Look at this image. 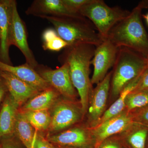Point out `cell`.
<instances>
[{"instance_id": "1", "label": "cell", "mask_w": 148, "mask_h": 148, "mask_svg": "<svg viewBox=\"0 0 148 148\" xmlns=\"http://www.w3.org/2000/svg\"><path fill=\"white\" fill-rule=\"evenodd\" d=\"M95 49V46L87 44L68 46L58 57V61L61 64H66L69 66L72 82L79 95L85 116L93 89L89 75L90 62Z\"/></svg>"}, {"instance_id": "2", "label": "cell", "mask_w": 148, "mask_h": 148, "mask_svg": "<svg viewBox=\"0 0 148 148\" xmlns=\"http://www.w3.org/2000/svg\"><path fill=\"white\" fill-rule=\"evenodd\" d=\"M142 11L137 6L112 29L107 39L118 47L127 48L147 57L148 34L142 21Z\"/></svg>"}, {"instance_id": "3", "label": "cell", "mask_w": 148, "mask_h": 148, "mask_svg": "<svg viewBox=\"0 0 148 148\" xmlns=\"http://www.w3.org/2000/svg\"><path fill=\"white\" fill-rule=\"evenodd\" d=\"M53 25L57 34L68 46L87 44L98 46L104 40L92 22L81 14L72 16H44Z\"/></svg>"}, {"instance_id": "4", "label": "cell", "mask_w": 148, "mask_h": 148, "mask_svg": "<svg viewBox=\"0 0 148 148\" xmlns=\"http://www.w3.org/2000/svg\"><path fill=\"white\" fill-rule=\"evenodd\" d=\"M148 65L145 56L127 48H119L112 71L111 100L115 101L126 85L143 73Z\"/></svg>"}, {"instance_id": "5", "label": "cell", "mask_w": 148, "mask_h": 148, "mask_svg": "<svg viewBox=\"0 0 148 148\" xmlns=\"http://www.w3.org/2000/svg\"><path fill=\"white\" fill-rule=\"evenodd\" d=\"M79 13L92 22L104 40L112 29L128 16L130 12L119 6L111 7L103 0H90Z\"/></svg>"}, {"instance_id": "6", "label": "cell", "mask_w": 148, "mask_h": 148, "mask_svg": "<svg viewBox=\"0 0 148 148\" xmlns=\"http://www.w3.org/2000/svg\"><path fill=\"white\" fill-rule=\"evenodd\" d=\"M51 123L48 131L54 134L68 129L81 122L85 115L79 101L60 96L49 110Z\"/></svg>"}, {"instance_id": "7", "label": "cell", "mask_w": 148, "mask_h": 148, "mask_svg": "<svg viewBox=\"0 0 148 148\" xmlns=\"http://www.w3.org/2000/svg\"><path fill=\"white\" fill-rule=\"evenodd\" d=\"M46 138L58 147L95 148L96 147L91 129L86 123L77 124L58 133L49 134Z\"/></svg>"}, {"instance_id": "8", "label": "cell", "mask_w": 148, "mask_h": 148, "mask_svg": "<svg viewBox=\"0 0 148 148\" xmlns=\"http://www.w3.org/2000/svg\"><path fill=\"white\" fill-rule=\"evenodd\" d=\"M35 70L61 96L69 100H76L78 93L73 85L67 64H62L61 67L56 69L38 64Z\"/></svg>"}, {"instance_id": "9", "label": "cell", "mask_w": 148, "mask_h": 148, "mask_svg": "<svg viewBox=\"0 0 148 148\" xmlns=\"http://www.w3.org/2000/svg\"><path fill=\"white\" fill-rule=\"evenodd\" d=\"M112 71L91 90L89 96L86 124L90 128L98 125L107 110V102L110 94Z\"/></svg>"}, {"instance_id": "10", "label": "cell", "mask_w": 148, "mask_h": 148, "mask_svg": "<svg viewBox=\"0 0 148 148\" xmlns=\"http://www.w3.org/2000/svg\"><path fill=\"white\" fill-rule=\"evenodd\" d=\"M95 47L90 62L94 68L90 79L92 84H97L105 78L109 69L113 67L119 49L108 39Z\"/></svg>"}, {"instance_id": "11", "label": "cell", "mask_w": 148, "mask_h": 148, "mask_svg": "<svg viewBox=\"0 0 148 148\" xmlns=\"http://www.w3.org/2000/svg\"><path fill=\"white\" fill-rule=\"evenodd\" d=\"M27 38L26 25L18 13L16 1L14 0L10 45L18 48L25 57L26 63L35 69L39 64L29 47Z\"/></svg>"}, {"instance_id": "12", "label": "cell", "mask_w": 148, "mask_h": 148, "mask_svg": "<svg viewBox=\"0 0 148 148\" xmlns=\"http://www.w3.org/2000/svg\"><path fill=\"white\" fill-rule=\"evenodd\" d=\"M134 123L132 113L125 110L96 127L90 128L96 146L105 139L123 132Z\"/></svg>"}, {"instance_id": "13", "label": "cell", "mask_w": 148, "mask_h": 148, "mask_svg": "<svg viewBox=\"0 0 148 148\" xmlns=\"http://www.w3.org/2000/svg\"><path fill=\"white\" fill-rule=\"evenodd\" d=\"M14 0H0V61L12 65L9 40Z\"/></svg>"}, {"instance_id": "14", "label": "cell", "mask_w": 148, "mask_h": 148, "mask_svg": "<svg viewBox=\"0 0 148 148\" xmlns=\"http://www.w3.org/2000/svg\"><path fill=\"white\" fill-rule=\"evenodd\" d=\"M0 75L5 82L9 93L19 108L41 92L8 72L1 71Z\"/></svg>"}, {"instance_id": "15", "label": "cell", "mask_w": 148, "mask_h": 148, "mask_svg": "<svg viewBox=\"0 0 148 148\" xmlns=\"http://www.w3.org/2000/svg\"><path fill=\"white\" fill-rule=\"evenodd\" d=\"M0 71L12 74L40 92L51 86L40 75L35 69L26 63L20 66H14L0 61Z\"/></svg>"}, {"instance_id": "16", "label": "cell", "mask_w": 148, "mask_h": 148, "mask_svg": "<svg viewBox=\"0 0 148 148\" xmlns=\"http://www.w3.org/2000/svg\"><path fill=\"white\" fill-rule=\"evenodd\" d=\"M19 107L8 93L0 108V135L1 138L14 135Z\"/></svg>"}, {"instance_id": "17", "label": "cell", "mask_w": 148, "mask_h": 148, "mask_svg": "<svg viewBox=\"0 0 148 148\" xmlns=\"http://www.w3.org/2000/svg\"><path fill=\"white\" fill-rule=\"evenodd\" d=\"M25 13L41 17L44 16H72L78 14L70 12L62 0H35L27 8Z\"/></svg>"}, {"instance_id": "18", "label": "cell", "mask_w": 148, "mask_h": 148, "mask_svg": "<svg viewBox=\"0 0 148 148\" xmlns=\"http://www.w3.org/2000/svg\"><path fill=\"white\" fill-rule=\"evenodd\" d=\"M61 96L57 90L51 86L30 99L19 108V110L22 112L49 110Z\"/></svg>"}, {"instance_id": "19", "label": "cell", "mask_w": 148, "mask_h": 148, "mask_svg": "<svg viewBox=\"0 0 148 148\" xmlns=\"http://www.w3.org/2000/svg\"><path fill=\"white\" fill-rule=\"evenodd\" d=\"M148 126L134 122L117 135L127 148H146Z\"/></svg>"}, {"instance_id": "20", "label": "cell", "mask_w": 148, "mask_h": 148, "mask_svg": "<svg viewBox=\"0 0 148 148\" xmlns=\"http://www.w3.org/2000/svg\"><path fill=\"white\" fill-rule=\"evenodd\" d=\"M141 75L126 85L115 101L109 108H107L101 118L98 125L101 124L103 122L106 121L112 117L118 114L125 110V102L126 97L130 92L133 91L137 86L140 80Z\"/></svg>"}, {"instance_id": "21", "label": "cell", "mask_w": 148, "mask_h": 148, "mask_svg": "<svg viewBox=\"0 0 148 148\" xmlns=\"http://www.w3.org/2000/svg\"><path fill=\"white\" fill-rule=\"evenodd\" d=\"M36 131L19 110L14 129V136L26 148H34V141Z\"/></svg>"}, {"instance_id": "22", "label": "cell", "mask_w": 148, "mask_h": 148, "mask_svg": "<svg viewBox=\"0 0 148 148\" xmlns=\"http://www.w3.org/2000/svg\"><path fill=\"white\" fill-rule=\"evenodd\" d=\"M21 112L36 131L43 132L48 130L51 123V116L49 110Z\"/></svg>"}, {"instance_id": "23", "label": "cell", "mask_w": 148, "mask_h": 148, "mask_svg": "<svg viewBox=\"0 0 148 148\" xmlns=\"http://www.w3.org/2000/svg\"><path fill=\"white\" fill-rule=\"evenodd\" d=\"M43 49L45 50L59 51L68 46L67 43L57 34L55 29L48 28L42 35Z\"/></svg>"}, {"instance_id": "24", "label": "cell", "mask_w": 148, "mask_h": 148, "mask_svg": "<svg viewBox=\"0 0 148 148\" xmlns=\"http://www.w3.org/2000/svg\"><path fill=\"white\" fill-rule=\"evenodd\" d=\"M148 105V90L132 91L127 95L125 102V110L133 112Z\"/></svg>"}, {"instance_id": "25", "label": "cell", "mask_w": 148, "mask_h": 148, "mask_svg": "<svg viewBox=\"0 0 148 148\" xmlns=\"http://www.w3.org/2000/svg\"><path fill=\"white\" fill-rule=\"evenodd\" d=\"M66 9L73 14H79V10L90 0H62Z\"/></svg>"}, {"instance_id": "26", "label": "cell", "mask_w": 148, "mask_h": 148, "mask_svg": "<svg viewBox=\"0 0 148 148\" xmlns=\"http://www.w3.org/2000/svg\"><path fill=\"white\" fill-rule=\"evenodd\" d=\"M95 148H127L118 135L105 139L96 146Z\"/></svg>"}, {"instance_id": "27", "label": "cell", "mask_w": 148, "mask_h": 148, "mask_svg": "<svg viewBox=\"0 0 148 148\" xmlns=\"http://www.w3.org/2000/svg\"><path fill=\"white\" fill-rule=\"evenodd\" d=\"M131 113L134 122L148 126V105L143 108Z\"/></svg>"}, {"instance_id": "28", "label": "cell", "mask_w": 148, "mask_h": 148, "mask_svg": "<svg viewBox=\"0 0 148 148\" xmlns=\"http://www.w3.org/2000/svg\"><path fill=\"white\" fill-rule=\"evenodd\" d=\"M34 148H58L52 143H51L42 135L39 132L36 131L34 141Z\"/></svg>"}, {"instance_id": "29", "label": "cell", "mask_w": 148, "mask_h": 148, "mask_svg": "<svg viewBox=\"0 0 148 148\" xmlns=\"http://www.w3.org/2000/svg\"><path fill=\"white\" fill-rule=\"evenodd\" d=\"M148 90V65L142 75L139 82L132 91Z\"/></svg>"}, {"instance_id": "30", "label": "cell", "mask_w": 148, "mask_h": 148, "mask_svg": "<svg viewBox=\"0 0 148 148\" xmlns=\"http://www.w3.org/2000/svg\"><path fill=\"white\" fill-rule=\"evenodd\" d=\"M14 135L8 138H1L0 148H20Z\"/></svg>"}, {"instance_id": "31", "label": "cell", "mask_w": 148, "mask_h": 148, "mask_svg": "<svg viewBox=\"0 0 148 148\" xmlns=\"http://www.w3.org/2000/svg\"><path fill=\"white\" fill-rule=\"evenodd\" d=\"M8 92L5 82L0 75V104L2 103Z\"/></svg>"}, {"instance_id": "32", "label": "cell", "mask_w": 148, "mask_h": 148, "mask_svg": "<svg viewBox=\"0 0 148 148\" xmlns=\"http://www.w3.org/2000/svg\"><path fill=\"white\" fill-rule=\"evenodd\" d=\"M137 6L140 8L141 9L148 8V0H143L141 1L138 3Z\"/></svg>"}, {"instance_id": "33", "label": "cell", "mask_w": 148, "mask_h": 148, "mask_svg": "<svg viewBox=\"0 0 148 148\" xmlns=\"http://www.w3.org/2000/svg\"><path fill=\"white\" fill-rule=\"evenodd\" d=\"M142 17L145 19L146 22L148 25V13L146 14H143L142 15Z\"/></svg>"}, {"instance_id": "34", "label": "cell", "mask_w": 148, "mask_h": 148, "mask_svg": "<svg viewBox=\"0 0 148 148\" xmlns=\"http://www.w3.org/2000/svg\"><path fill=\"white\" fill-rule=\"evenodd\" d=\"M146 148H148V135L147 138V144H146Z\"/></svg>"}, {"instance_id": "35", "label": "cell", "mask_w": 148, "mask_h": 148, "mask_svg": "<svg viewBox=\"0 0 148 148\" xmlns=\"http://www.w3.org/2000/svg\"><path fill=\"white\" fill-rule=\"evenodd\" d=\"M0 108H1V106H0ZM1 135H0V143H1Z\"/></svg>"}, {"instance_id": "36", "label": "cell", "mask_w": 148, "mask_h": 148, "mask_svg": "<svg viewBox=\"0 0 148 148\" xmlns=\"http://www.w3.org/2000/svg\"><path fill=\"white\" fill-rule=\"evenodd\" d=\"M58 148H69V147H58Z\"/></svg>"}, {"instance_id": "37", "label": "cell", "mask_w": 148, "mask_h": 148, "mask_svg": "<svg viewBox=\"0 0 148 148\" xmlns=\"http://www.w3.org/2000/svg\"><path fill=\"white\" fill-rule=\"evenodd\" d=\"M147 60H148V56H147Z\"/></svg>"}, {"instance_id": "38", "label": "cell", "mask_w": 148, "mask_h": 148, "mask_svg": "<svg viewBox=\"0 0 148 148\" xmlns=\"http://www.w3.org/2000/svg\"><path fill=\"white\" fill-rule=\"evenodd\" d=\"M1 71H0V75H1Z\"/></svg>"}]
</instances>
